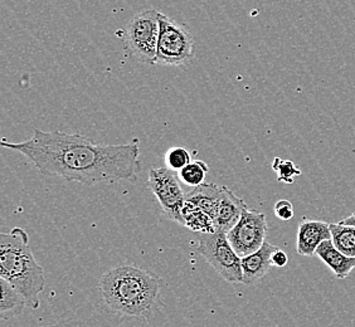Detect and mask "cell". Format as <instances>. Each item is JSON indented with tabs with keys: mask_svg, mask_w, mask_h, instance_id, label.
Instances as JSON below:
<instances>
[{
	"mask_svg": "<svg viewBox=\"0 0 355 327\" xmlns=\"http://www.w3.org/2000/svg\"><path fill=\"white\" fill-rule=\"evenodd\" d=\"M148 182L150 191L157 197L168 218L182 224V209L184 206L185 195L174 170L169 168H153L149 170Z\"/></svg>",
	"mask_w": 355,
	"mask_h": 327,
	"instance_id": "obj_8",
	"label": "cell"
},
{
	"mask_svg": "<svg viewBox=\"0 0 355 327\" xmlns=\"http://www.w3.org/2000/svg\"><path fill=\"white\" fill-rule=\"evenodd\" d=\"M98 290L111 311L146 320L157 307L162 279L139 267L120 266L103 274Z\"/></svg>",
	"mask_w": 355,
	"mask_h": 327,
	"instance_id": "obj_2",
	"label": "cell"
},
{
	"mask_svg": "<svg viewBox=\"0 0 355 327\" xmlns=\"http://www.w3.org/2000/svg\"><path fill=\"white\" fill-rule=\"evenodd\" d=\"M160 14L155 9H145L129 21L123 32L125 48L137 61L145 64H155Z\"/></svg>",
	"mask_w": 355,
	"mask_h": 327,
	"instance_id": "obj_4",
	"label": "cell"
},
{
	"mask_svg": "<svg viewBox=\"0 0 355 327\" xmlns=\"http://www.w3.org/2000/svg\"><path fill=\"white\" fill-rule=\"evenodd\" d=\"M0 317L3 320L21 315L24 307L28 306L23 294L4 279H0Z\"/></svg>",
	"mask_w": 355,
	"mask_h": 327,
	"instance_id": "obj_14",
	"label": "cell"
},
{
	"mask_svg": "<svg viewBox=\"0 0 355 327\" xmlns=\"http://www.w3.org/2000/svg\"><path fill=\"white\" fill-rule=\"evenodd\" d=\"M247 205L242 199L239 198L227 186H222V197L219 202L218 211L214 219V224L217 229L228 232L237 224L243 211H246Z\"/></svg>",
	"mask_w": 355,
	"mask_h": 327,
	"instance_id": "obj_11",
	"label": "cell"
},
{
	"mask_svg": "<svg viewBox=\"0 0 355 327\" xmlns=\"http://www.w3.org/2000/svg\"><path fill=\"white\" fill-rule=\"evenodd\" d=\"M198 252L223 280L230 283H243L241 257L233 249L227 233L220 229L211 233H200Z\"/></svg>",
	"mask_w": 355,
	"mask_h": 327,
	"instance_id": "obj_5",
	"label": "cell"
},
{
	"mask_svg": "<svg viewBox=\"0 0 355 327\" xmlns=\"http://www.w3.org/2000/svg\"><path fill=\"white\" fill-rule=\"evenodd\" d=\"M194 41L183 26L160 14V33L155 64L183 66L194 57Z\"/></svg>",
	"mask_w": 355,
	"mask_h": 327,
	"instance_id": "obj_6",
	"label": "cell"
},
{
	"mask_svg": "<svg viewBox=\"0 0 355 327\" xmlns=\"http://www.w3.org/2000/svg\"><path fill=\"white\" fill-rule=\"evenodd\" d=\"M0 279L23 294L28 307L40 308V294L46 287L44 271L35 258L29 236L23 228L15 227L0 234Z\"/></svg>",
	"mask_w": 355,
	"mask_h": 327,
	"instance_id": "obj_3",
	"label": "cell"
},
{
	"mask_svg": "<svg viewBox=\"0 0 355 327\" xmlns=\"http://www.w3.org/2000/svg\"><path fill=\"white\" fill-rule=\"evenodd\" d=\"M42 327H49V326H42Z\"/></svg>",
	"mask_w": 355,
	"mask_h": 327,
	"instance_id": "obj_23",
	"label": "cell"
},
{
	"mask_svg": "<svg viewBox=\"0 0 355 327\" xmlns=\"http://www.w3.org/2000/svg\"><path fill=\"white\" fill-rule=\"evenodd\" d=\"M331 239L330 225L322 220L302 219L297 229V245L296 251L300 256L311 257L316 248L324 242Z\"/></svg>",
	"mask_w": 355,
	"mask_h": 327,
	"instance_id": "obj_9",
	"label": "cell"
},
{
	"mask_svg": "<svg viewBox=\"0 0 355 327\" xmlns=\"http://www.w3.org/2000/svg\"><path fill=\"white\" fill-rule=\"evenodd\" d=\"M339 223H342V224L353 225V227H355V211L353 214H350L349 217H347V218L340 220Z\"/></svg>",
	"mask_w": 355,
	"mask_h": 327,
	"instance_id": "obj_22",
	"label": "cell"
},
{
	"mask_svg": "<svg viewBox=\"0 0 355 327\" xmlns=\"http://www.w3.org/2000/svg\"><path fill=\"white\" fill-rule=\"evenodd\" d=\"M273 171L277 174V180L285 184H293L295 177H300L301 170L291 160H282L275 157L272 163Z\"/></svg>",
	"mask_w": 355,
	"mask_h": 327,
	"instance_id": "obj_18",
	"label": "cell"
},
{
	"mask_svg": "<svg viewBox=\"0 0 355 327\" xmlns=\"http://www.w3.org/2000/svg\"><path fill=\"white\" fill-rule=\"evenodd\" d=\"M220 197H222V186L203 183L196 186L189 194H187L185 200L191 202V204L197 205L214 220L218 211Z\"/></svg>",
	"mask_w": 355,
	"mask_h": 327,
	"instance_id": "obj_13",
	"label": "cell"
},
{
	"mask_svg": "<svg viewBox=\"0 0 355 327\" xmlns=\"http://www.w3.org/2000/svg\"><path fill=\"white\" fill-rule=\"evenodd\" d=\"M315 254L331 268V271L339 280L348 279L349 274L355 268V258L345 256L338 248H335L331 239L324 240L316 248Z\"/></svg>",
	"mask_w": 355,
	"mask_h": 327,
	"instance_id": "obj_12",
	"label": "cell"
},
{
	"mask_svg": "<svg viewBox=\"0 0 355 327\" xmlns=\"http://www.w3.org/2000/svg\"><path fill=\"white\" fill-rule=\"evenodd\" d=\"M267 231L266 215L247 208L237 224L227 232V237L233 249L242 258L260 249L266 242Z\"/></svg>",
	"mask_w": 355,
	"mask_h": 327,
	"instance_id": "obj_7",
	"label": "cell"
},
{
	"mask_svg": "<svg viewBox=\"0 0 355 327\" xmlns=\"http://www.w3.org/2000/svg\"><path fill=\"white\" fill-rule=\"evenodd\" d=\"M271 263H272L273 267H279V268L286 267L287 263H288V257H287L286 252H284L282 249L277 248L271 256Z\"/></svg>",
	"mask_w": 355,
	"mask_h": 327,
	"instance_id": "obj_21",
	"label": "cell"
},
{
	"mask_svg": "<svg viewBox=\"0 0 355 327\" xmlns=\"http://www.w3.org/2000/svg\"><path fill=\"white\" fill-rule=\"evenodd\" d=\"M165 161H166L168 168L171 170L180 171L191 163V154H189V151L182 146L171 148L165 154Z\"/></svg>",
	"mask_w": 355,
	"mask_h": 327,
	"instance_id": "obj_19",
	"label": "cell"
},
{
	"mask_svg": "<svg viewBox=\"0 0 355 327\" xmlns=\"http://www.w3.org/2000/svg\"><path fill=\"white\" fill-rule=\"evenodd\" d=\"M277 248L279 247L265 242L259 251L241 258L245 285H254L266 276L268 269L272 266L271 256Z\"/></svg>",
	"mask_w": 355,
	"mask_h": 327,
	"instance_id": "obj_10",
	"label": "cell"
},
{
	"mask_svg": "<svg viewBox=\"0 0 355 327\" xmlns=\"http://www.w3.org/2000/svg\"><path fill=\"white\" fill-rule=\"evenodd\" d=\"M331 242L340 252L348 257L355 258V227L353 225L342 224V223H331Z\"/></svg>",
	"mask_w": 355,
	"mask_h": 327,
	"instance_id": "obj_16",
	"label": "cell"
},
{
	"mask_svg": "<svg viewBox=\"0 0 355 327\" xmlns=\"http://www.w3.org/2000/svg\"><path fill=\"white\" fill-rule=\"evenodd\" d=\"M1 148L21 152L46 177L95 185L135 182L141 170L140 143L100 145L81 134L35 130L27 141L3 140Z\"/></svg>",
	"mask_w": 355,
	"mask_h": 327,
	"instance_id": "obj_1",
	"label": "cell"
},
{
	"mask_svg": "<svg viewBox=\"0 0 355 327\" xmlns=\"http://www.w3.org/2000/svg\"><path fill=\"white\" fill-rule=\"evenodd\" d=\"M182 225L191 229V232L211 233L217 228L213 220L205 211H202L197 205L191 204L185 200L184 206L182 209Z\"/></svg>",
	"mask_w": 355,
	"mask_h": 327,
	"instance_id": "obj_15",
	"label": "cell"
},
{
	"mask_svg": "<svg viewBox=\"0 0 355 327\" xmlns=\"http://www.w3.org/2000/svg\"><path fill=\"white\" fill-rule=\"evenodd\" d=\"M273 211H275V215L282 222H288L294 218V205L286 199L279 200L273 206Z\"/></svg>",
	"mask_w": 355,
	"mask_h": 327,
	"instance_id": "obj_20",
	"label": "cell"
},
{
	"mask_svg": "<svg viewBox=\"0 0 355 327\" xmlns=\"http://www.w3.org/2000/svg\"><path fill=\"white\" fill-rule=\"evenodd\" d=\"M208 171H209V168L205 161L193 160L179 171V177L185 185L196 188V186L205 183Z\"/></svg>",
	"mask_w": 355,
	"mask_h": 327,
	"instance_id": "obj_17",
	"label": "cell"
}]
</instances>
